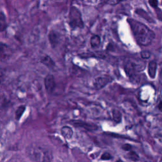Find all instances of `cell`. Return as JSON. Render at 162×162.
Instances as JSON below:
<instances>
[{"label":"cell","instance_id":"cell-19","mask_svg":"<svg viewBox=\"0 0 162 162\" xmlns=\"http://www.w3.org/2000/svg\"><path fill=\"white\" fill-rule=\"evenodd\" d=\"M128 155H129V158H130L132 160L136 161L139 158L138 155L135 152H130L128 153Z\"/></svg>","mask_w":162,"mask_h":162},{"label":"cell","instance_id":"cell-4","mask_svg":"<svg viewBox=\"0 0 162 162\" xmlns=\"http://www.w3.org/2000/svg\"><path fill=\"white\" fill-rule=\"evenodd\" d=\"M143 68L144 65L143 63L129 60L125 64V71L129 77H132L137 72L143 70Z\"/></svg>","mask_w":162,"mask_h":162},{"label":"cell","instance_id":"cell-11","mask_svg":"<svg viewBox=\"0 0 162 162\" xmlns=\"http://www.w3.org/2000/svg\"><path fill=\"white\" fill-rule=\"evenodd\" d=\"M41 62L46 65V67L49 68H53L55 66V63L54 62V61L52 60V58L49 57L48 55H45L43 56L41 58Z\"/></svg>","mask_w":162,"mask_h":162},{"label":"cell","instance_id":"cell-17","mask_svg":"<svg viewBox=\"0 0 162 162\" xmlns=\"http://www.w3.org/2000/svg\"><path fill=\"white\" fill-rule=\"evenodd\" d=\"M148 3L149 5L153 8L154 9H156L158 6V0H148Z\"/></svg>","mask_w":162,"mask_h":162},{"label":"cell","instance_id":"cell-12","mask_svg":"<svg viewBox=\"0 0 162 162\" xmlns=\"http://www.w3.org/2000/svg\"><path fill=\"white\" fill-rule=\"evenodd\" d=\"M90 44L93 48H97L100 46L101 38L98 35L93 36L90 40Z\"/></svg>","mask_w":162,"mask_h":162},{"label":"cell","instance_id":"cell-3","mask_svg":"<svg viewBox=\"0 0 162 162\" xmlns=\"http://www.w3.org/2000/svg\"><path fill=\"white\" fill-rule=\"evenodd\" d=\"M69 23L70 27L73 29H82L84 27L80 10L75 6H72L69 15Z\"/></svg>","mask_w":162,"mask_h":162},{"label":"cell","instance_id":"cell-9","mask_svg":"<svg viewBox=\"0 0 162 162\" xmlns=\"http://www.w3.org/2000/svg\"><path fill=\"white\" fill-rule=\"evenodd\" d=\"M61 134L63 137L67 139H70L73 134L72 128L69 126H64L61 128Z\"/></svg>","mask_w":162,"mask_h":162},{"label":"cell","instance_id":"cell-8","mask_svg":"<svg viewBox=\"0 0 162 162\" xmlns=\"http://www.w3.org/2000/svg\"><path fill=\"white\" fill-rule=\"evenodd\" d=\"M135 13L136 14H137L139 16L141 17L142 18H143L144 19H145L147 22L149 23H154L155 21L153 19V18L152 17H150L149 15L144 11V10L141 9V8H137L136 10L135 11Z\"/></svg>","mask_w":162,"mask_h":162},{"label":"cell","instance_id":"cell-15","mask_svg":"<svg viewBox=\"0 0 162 162\" xmlns=\"http://www.w3.org/2000/svg\"><path fill=\"white\" fill-rule=\"evenodd\" d=\"M5 17L3 14H0V30H3L5 27Z\"/></svg>","mask_w":162,"mask_h":162},{"label":"cell","instance_id":"cell-7","mask_svg":"<svg viewBox=\"0 0 162 162\" xmlns=\"http://www.w3.org/2000/svg\"><path fill=\"white\" fill-rule=\"evenodd\" d=\"M157 70V63L155 61H150L148 64V72L150 78L154 79L156 76V73Z\"/></svg>","mask_w":162,"mask_h":162},{"label":"cell","instance_id":"cell-16","mask_svg":"<svg viewBox=\"0 0 162 162\" xmlns=\"http://www.w3.org/2000/svg\"><path fill=\"white\" fill-rule=\"evenodd\" d=\"M141 57L143 59H148L151 57V53L147 50L143 51L141 53Z\"/></svg>","mask_w":162,"mask_h":162},{"label":"cell","instance_id":"cell-20","mask_svg":"<svg viewBox=\"0 0 162 162\" xmlns=\"http://www.w3.org/2000/svg\"><path fill=\"white\" fill-rule=\"evenodd\" d=\"M158 107L159 110H160V112H162V102H160V103L158 104Z\"/></svg>","mask_w":162,"mask_h":162},{"label":"cell","instance_id":"cell-14","mask_svg":"<svg viewBox=\"0 0 162 162\" xmlns=\"http://www.w3.org/2000/svg\"><path fill=\"white\" fill-rule=\"evenodd\" d=\"M113 119L116 122H120L122 120V114L118 110H113Z\"/></svg>","mask_w":162,"mask_h":162},{"label":"cell","instance_id":"cell-2","mask_svg":"<svg viewBox=\"0 0 162 162\" xmlns=\"http://www.w3.org/2000/svg\"><path fill=\"white\" fill-rule=\"evenodd\" d=\"M26 154L32 162H52L53 160L51 150L41 144H30L26 150Z\"/></svg>","mask_w":162,"mask_h":162},{"label":"cell","instance_id":"cell-10","mask_svg":"<svg viewBox=\"0 0 162 162\" xmlns=\"http://www.w3.org/2000/svg\"><path fill=\"white\" fill-rule=\"evenodd\" d=\"M48 39L51 45L53 47L56 46L59 42V36L58 34L55 31H51L48 35Z\"/></svg>","mask_w":162,"mask_h":162},{"label":"cell","instance_id":"cell-13","mask_svg":"<svg viewBox=\"0 0 162 162\" xmlns=\"http://www.w3.org/2000/svg\"><path fill=\"white\" fill-rule=\"evenodd\" d=\"M25 110H26V106L24 105L20 106L18 108L17 110L15 112V118L18 121L20 119L22 116V115L24 114Z\"/></svg>","mask_w":162,"mask_h":162},{"label":"cell","instance_id":"cell-5","mask_svg":"<svg viewBox=\"0 0 162 162\" xmlns=\"http://www.w3.org/2000/svg\"><path fill=\"white\" fill-rule=\"evenodd\" d=\"M112 81V79L108 76H100L97 77L93 81V87L99 90L104 88L108 84L110 83Z\"/></svg>","mask_w":162,"mask_h":162},{"label":"cell","instance_id":"cell-1","mask_svg":"<svg viewBox=\"0 0 162 162\" xmlns=\"http://www.w3.org/2000/svg\"><path fill=\"white\" fill-rule=\"evenodd\" d=\"M128 23L130 26L134 37L139 45L147 46L149 45L155 38V34L146 25L136 20L128 18Z\"/></svg>","mask_w":162,"mask_h":162},{"label":"cell","instance_id":"cell-21","mask_svg":"<svg viewBox=\"0 0 162 162\" xmlns=\"http://www.w3.org/2000/svg\"><path fill=\"white\" fill-rule=\"evenodd\" d=\"M116 1H117V3H121V2H123V1H124V0H116Z\"/></svg>","mask_w":162,"mask_h":162},{"label":"cell","instance_id":"cell-18","mask_svg":"<svg viewBox=\"0 0 162 162\" xmlns=\"http://www.w3.org/2000/svg\"><path fill=\"white\" fill-rule=\"evenodd\" d=\"M112 158V155L109 153H104L101 156V159L103 160H109Z\"/></svg>","mask_w":162,"mask_h":162},{"label":"cell","instance_id":"cell-6","mask_svg":"<svg viewBox=\"0 0 162 162\" xmlns=\"http://www.w3.org/2000/svg\"><path fill=\"white\" fill-rule=\"evenodd\" d=\"M45 86L46 91L49 94H51L53 91L55 90L56 83L53 75L49 74L45 79Z\"/></svg>","mask_w":162,"mask_h":162}]
</instances>
